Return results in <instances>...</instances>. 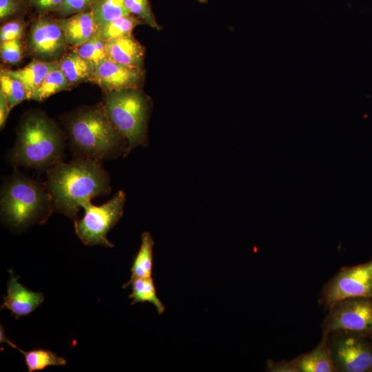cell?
Listing matches in <instances>:
<instances>
[{
  "label": "cell",
  "mask_w": 372,
  "mask_h": 372,
  "mask_svg": "<svg viewBox=\"0 0 372 372\" xmlns=\"http://www.w3.org/2000/svg\"><path fill=\"white\" fill-rule=\"evenodd\" d=\"M103 161L74 158L59 161L46 171L44 183L52 200L54 212L74 222L83 202L110 194V177Z\"/></svg>",
  "instance_id": "cell-1"
},
{
  "label": "cell",
  "mask_w": 372,
  "mask_h": 372,
  "mask_svg": "<svg viewBox=\"0 0 372 372\" xmlns=\"http://www.w3.org/2000/svg\"><path fill=\"white\" fill-rule=\"evenodd\" d=\"M107 58L118 63L142 68L145 50L132 35H123L105 42Z\"/></svg>",
  "instance_id": "cell-13"
},
{
  "label": "cell",
  "mask_w": 372,
  "mask_h": 372,
  "mask_svg": "<svg viewBox=\"0 0 372 372\" xmlns=\"http://www.w3.org/2000/svg\"><path fill=\"white\" fill-rule=\"evenodd\" d=\"M56 21L65 34L68 44L74 47L84 43L99 29L90 10L58 19Z\"/></svg>",
  "instance_id": "cell-14"
},
{
  "label": "cell",
  "mask_w": 372,
  "mask_h": 372,
  "mask_svg": "<svg viewBox=\"0 0 372 372\" xmlns=\"http://www.w3.org/2000/svg\"><path fill=\"white\" fill-rule=\"evenodd\" d=\"M1 220L14 229H24L45 223L54 212L45 183L14 172L1 187Z\"/></svg>",
  "instance_id": "cell-4"
},
{
  "label": "cell",
  "mask_w": 372,
  "mask_h": 372,
  "mask_svg": "<svg viewBox=\"0 0 372 372\" xmlns=\"http://www.w3.org/2000/svg\"><path fill=\"white\" fill-rule=\"evenodd\" d=\"M129 12L153 28L160 30L148 0H124Z\"/></svg>",
  "instance_id": "cell-26"
},
{
  "label": "cell",
  "mask_w": 372,
  "mask_h": 372,
  "mask_svg": "<svg viewBox=\"0 0 372 372\" xmlns=\"http://www.w3.org/2000/svg\"><path fill=\"white\" fill-rule=\"evenodd\" d=\"M125 200V192L119 190L100 206L94 205L91 200L83 202V216L74 222L77 237L87 246L114 247L107 235L123 216Z\"/></svg>",
  "instance_id": "cell-6"
},
{
  "label": "cell",
  "mask_w": 372,
  "mask_h": 372,
  "mask_svg": "<svg viewBox=\"0 0 372 372\" xmlns=\"http://www.w3.org/2000/svg\"><path fill=\"white\" fill-rule=\"evenodd\" d=\"M336 372H372V339L348 330L326 335Z\"/></svg>",
  "instance_id": "cell-7"
},
{
  "label": "cell",
  "mask_w": 372,
  "mask_h": 372,
  "mask_svg": "<svg viewBox=\"0 0 372 372\" xmlns=\"http://www.w3.org/2000/svg\"><path fill=\"white\" fill-rule=\"evenodd\" d=\"M145 23L132 14L117 18L98 30L100 37L105 41L123 35L132 34L134 28Z\"/></svg>",
  "instance_id": "cell-23"
},
{
  "label": "cell",
  "mask_w": 372,
  "mask_h": 372,
  "mask_svg": "<svg viewBox=\"0 0 372 372\" xmlns=\"http://www.w3.org/2000/svg\"><path fill=\"white\" fill-rule=\"evenodd\" d=\"M58 66L65 76L69 86L83 82H94V67L74 50L63 56Z\"/></svg>",
  "instance_id": "cell-16"
},
{
  "label": "cell",
  "mask_w": 372,
  "mask_h": 372,
  "mask_svg": "<svg viewBox=\"0 0 372 372\" xmlns=\"http://www.w3.org/2000/svg\"><path fill=\"white\" fill-rule=\"evenodd\" d=\"M103 105L114 127L127 141L126 156L135 147L147 145L149 103L143 93L138 89L111 91Z\"/></svg>",
  "instance_id": "cell-5"
},
{
  "label": "cell",
  "mask_w": 372,
  "mask_h": 372,
  "mask_svg": "<svg viewBox=\"0 0 372 372\" xmlns=\"http://www.w3.org/2000/svg\"><path fill=\"white\" fill-rule=\"evenodd\" d=\"M266 371L269 372H297L291 360L273 361L270 359L267 362Z\"/></svg>",
  "instance_id": "cell-30"
},
{
  "label": "cell",
  "mask_w": 372,
  "mask_h": 372,
  "mask_svg": "<svg viewBox=\"0 0 372 372\" xmlns=\"http://www.w3.org/2000/svg\"><path fill=\"white\" fill-rule=\"evenodd\" d=\"M23 25L20 21H12L1 28V41L20 39L23 34Z\"/></svg>",
  "instance_id": "cell-29"
},
{
  "label": "cell",
  "mask_w": 372,
  "mask_h": 372,
  "mask_svg": "<svg viewBox=\"0 0 372 372\" xmlns=\"http://www.w3.org/2000/svg\"><path fill=\"white\" fill-rule=\"evenodd\" d=\"M144 79L142 68L105 59L94 69V82L109 92L123 89H138Z\"/></svg>",
  "instance_id": "cell-11"
},
{
  "label": "cell",
  "mask_w": 372,
  "mask_h": 372,
  "mask_svg": "<svg viewBox=\"0 0 372 372\" xmlns=\"http://www.w3.org/2000/svg\"><path fill=\"white\" fill-rule=\"evenodd\" d=\"M65 127L74 158L103 161L126 156L127 141L114 127L103 103L74 111L67 118Z\"/></svg>",
  "instance_id": "cell-2"
},
{
  "label": "cell",
  "mask_w": 372,
  "mask_h": 372,
  "mask_svg": "<svg viewBox=\"0 0 372 372\" xmlns=\"http://www.w3.org/2000/svg\"><path fill=\"white\" fill-rule=\"evenodd\" d=\"M1 57L10 64L19 63L22 58V43L20 39L1 41Z\"/></svg>",
  "instance_id": "cell-27"
},
{
  "label": "cell",
  "mask_w": 372,
  "mask_h": 372,
  "mask_svg": "<svg viewBox=\"0 0 372 372\" xmlns=\"http://www.w3.org/2000/svg\"><path fill=\"white\" fill-rule=\"evenodd\" d=\"M372 297V259L342 267L323 287L319 303L328 311L338 302L352 297Z\"/></svg>",
  "instance_id": "cell-8"
},
{
  "label": "cell",
  "mask_w": 372,
  "mask_h": 372,
  "mask_svg": "<svg viewBox=\"0 0 372 372\" xmlns=\"http://www.w3.org/2000/svg\"><path fill=\"white\" fill-rule=\"evenodd\" d=\"M63 0H30V3L40 12L56 11Z\"/></svg>",
  "instance_id": "cell-31"
},
{
  "label": "cell",
  "mask_w": 372,
  "mask_h": 372,
  "mask_svg": "<svg viewBox=\"0 0 372 372\" xmlns=\"http://www.w3.org/2000/svg\"><path fill=\"white\" fill-rule=\"evenodd\" d=\"M10 109L8 101L1 91H0V127L3 128L6 125Z\"/></svg>",
  "instance_id": "cell-33"
},
{
  "label": "cell",
  "mask_w": 372,
  "mask_h": 372,
  "mask_svg": "<svg viewBox=\"0 0 372 372\" xmlns=\"http://www.w3.org/2000/svg\"><path fill=\"white\" fill-rule=\"evenodd\" d=\"M68 44L65 34L56 20L42 17L32 24L30 52L39 60H54L59 56Z\"/></svg>",
  "instance_id": "cell-10"
},
{
  "label": "cell",
  "mask_w": 372,
  "mask_h": 372,
  "mask_svg": "<svg viewBox=\"0 0 372 372\" xmlns=\"http://www.w3.org/2000/svg\"><path fill=\"white\" fill-rule=\"evenodd\" d=\"M141 240L140 248L134 258L131 267L130 280L123 285V289L127 288L137 279L152 277L154 242L151 234L148 231L142 233Z\"/></svg>",
  "instance_id": "cell-18"
},
{
  "label": "cell",
  "mask_w": 372,
  "mask_h": 372,
  "mask_svg": "<svg viewBox=\"0 0 372 372\" xmlns=\"http://www.w3.org/2000/svg\"><path fill=\"white\" fill-rule=\"evenodd\" d=\"M0 85L1 91L6 96L10 110L23 101L28 99V92L23 84L10 76L7 71L1 70Z\"/></svg>",
  "instance_id": "cell-24"
},
{
  "label": "cell",
  "mask_w": 372,
  "mask_h": 372,
  "mask_svg": "<svg viewBox=\"0 0 372 372\" xmlns=\"http://www.w3.org/2000/svg\"><path fill=\"white\" fill-rule=\"evenodd\" d=\"M90 10L99 29L117 18L131 14L124 0H95Z\"/></svg>",
  "instance_id": "cell-20"
},
{
  "label": "cell",
  "mask_w": 372,
  "mask_h": 372,
  "mask_svg": "<svg viewBox=\"0 0 372 372\" xmlns=\"http://www.w3.org/2000/svg\"><path fill=\"white\" fill-rule=\"evenodd\" d=\"M130 285L132 292L129 298L132 300V305L147 302L155 307L159 315L165 312V306L157 296L156 286L152 277L137 279Z\"/></svg>",
  "instance_id": "cell-21"
},
{
  "label": "cell",
  "mask_w": 372,
  "mask_h": 372,
  "mask_svg": "<svg viewBox=\"0 0 372 372\" xmlns=\"http://www.w3.org/2000/svg\"><path fill=\"white\" fill-rule=\"evenodd\" d=\"M297 372H336L326 338L311 351L291 360Z\"/></svg>",
  "instance_id": "cell-15"
},
{
  "label": "cell",
  "mask_w": 372,
  "mask_h": 372,
  "mask_svg": "<svg viewBox=\"0 0 372 372\" xmlns=\"http://www.w3.org/2000/svg\"><path fill=\"white\" fill-rule=\"evenodd\" d=\"M59 61L34 60L17 70H8L12 77L19 80L28 92V100L41 83L46 75L58 64Z\"/></svg>",
  "instance_id": "cell-17"
},
{
  "label": "cell",
  "mask_w": 372,
  "mask_h": 372,
  "mask_svg": "<svg viewBox=\"0 0 372 372\" xmlns=\"http://www.w3.org/2000/svg\"><path fill=\"white\" fill-rule=\"evenodd\" d=\"M65 137L57 125L41 112H32L21 119L17 138L8 158L14 167L47 171L63 161Z\"/></svg>",
  "instance_id": "cell-3"
},
{
  "label": "cell",
  "mask_w": 372,
  "mask_h": 372,
  "mask_svg": "<svg viewBox=\"0 0 372 372\" xmlns=\"http://www.w3.org/2000/svg\"><path fill=\"white\" fill-rule=\"evenodd\" d=\"M8 282L7 294L3 296V302L1 309L10 311L17 319L30 315L44 301V296L41 292H35L25 288L18 281L12 271Z\"/></svg>",
  "instance_id": "cell-12"
},
{
  "label": "cell",
  "mask_w": 372,
  "mask_h": 372,
  "mask_svg": "<svg viewBox=\"0 0 372 372\" xmlns=\"http://www.w3.org/2000/svg\"><path fill=\"white\" fill-rule=\"evenodd\" d=\"M322 335L335 330H348L372 339V297L342 300L328 310L321 324Z\"/></svg>",
  "instance_id": "cell-9"
},
{
  "label": "cell",
  "mask_w": 372,
  "mask_h": 372,
  "mask_svg": "<svg viewBox=\"0 0 372 372\" xmlns=\"http://www.w3.org/2000/svg\"><path fill=\"white\" fill-rule=\"evenodd\" d=\"M68 88V81L57 64L46 75L39 86L32 94L30 99L42 101L49 96Z\"/></svg>",
  "instance_id": "cell-22"
},
{
  "label": "cell",
  "mask_w": 372,
  "mask_h": 372,
  "mask_svg": "<svg viewBox=\"0 0 372 372\" xmlns=\"http://www.w3.org/2000/svg\"><path fill=\"white\" fill-rule=\"evenodd\" d=\"M6 343L23 355L28 372L41 371L50 366H63L67 364V360L64 358L48 349H39L24 351L9 339Z\"/></svg>",
  "instance_id": "cell-19"
},
{
  "label": "cell",
  "mask_w": 372,
  "mask_h": 372,
  "mask_svg": "<svg viewBox=\"0 0 372 372\" xmlns=\"http://www.w3.org/2000/svg\"><path fill=\"white\" fill-rule=\"evenodd\" d=\"M18 0H0V19L14 14L19 9Z\"/></svg>",
  "instance_id": "cell-32"
},
{
  "label": "cell",
  "mask_w": 372,
  "mask_h": 372,
  "mask_svg": "<svg viewBox=\"0 0 372 372\" xmlns=\"http://www.w3.org/2000/svg\"><path fill=\"white\" fill-rule=\"evenodd\" d=\"M200 3H205L207 2L208 0H198Z\"/></svg>",
  "instance_id": "cell-34"
},
{
  "label": "cell",
  "mask_w": 372,
  "mask_h": 372,
  "mask_svg": "<svg viewBox=\"0 0 372 372\" xmlns=\"http://www.w3.org/2000/svg\"><path fill=\"white\" fill-rule=\"evenodd\" d=\"M105 41L98 32L84 43L76 47L74 51L83 59L87 61L95 68L107 59Z\"/></svg>",
  "instance_id": "cell-25"
},
{
  "label": "cell",
  "mask_w": 372,
  "mask_h": 372,
  "mask_svg": "<svg viewBox=\"0 0 372 372\" xmlns=\"http://www.w3.org/2000/svg\"><path fill=\"white\" fill-rule=\"evenodd\" d=\"M95 0H63L57 13L62 17L87 11L91 8Z\"/></svg>",
  "instance_id": "cell-28"
}]
</instances>
